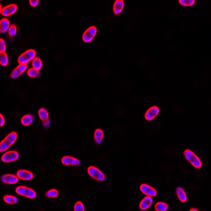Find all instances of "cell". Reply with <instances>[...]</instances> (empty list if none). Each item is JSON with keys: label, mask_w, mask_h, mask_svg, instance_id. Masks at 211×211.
<instances>
[{"label": "cell", "mask_w": 211, "mask_h": 211, "mask_svg": "<svg viewBox=\"0 0 211 211\" xmlns=\"http://www.w3.org/2000/svg\"><path fill=\"white\" fill-rule=\"evenodd\" d=\"M39 115L41 120H42V121L48 120L49 118V114L46 109H40L39 111Z\"/></svg>", "instance_id": "cb8c5ba5"}, {"label": "cell", "mask_w": 211, "mask_h": 211, "mask_svg": "<svg viewBox=\"0 0 211 211\" xmlns=\"http://www.w3.org/2000/svg\"><path fill=\"white\" fill-rule=\"evenodd\" d=\"M27 74L28 75V76L31 78H35L39 76L40 71L32 68L28 70V71H27Z\"/></svg>", "instance_id": "484cf974"}, {"label": "cell", "mask_w": 211, "mask_h": 211, "mask_svg": "<svg viewBox=\"0 0 211 211\" xmlns=\"http://www.w3.org/2000/svg\"><path fill=\"white\" fill-rule=\"evenodd\" d=\"M124 8V2L122 0H117L115 2L113 11L116 15L120 14Z\"/></svg>", "instance_id": "2e32d148"}, {"label": "cell", "mask_w": 211, "mask_h": 211, "mask_svg": "<svg viewBox=\"0 0 211 211\" xmlns=\"http://www.w3.org/2000/svg\"><path fill=\"white\" fill-rule=\"evenodd\" d=\"M103 137H104V133L102 130L98 129L96 130L95 133V141L97 144H100L102 143Z\"/></svg>", "instance_id": "ffe728a7"}, {"label": "cell", "mask_w": 211, "mask_h": 211, "mask_svg": "<svg viewBox=\"0 0 211 211\" xmlns=\"http://www.w3.org/2000/svg\"><path fill=\"white\" fill-rule=\"evenodd\" d=\"M3 200L6 203L12 205L16 204L17 203V198L12 195H6L3 198Z\"/></svg>", "instance_id": "7402d4cb"}, {"label": "cell", "mask_w": 211, "mask_h": 211, "mask_svg": "<svg viewBox=\"0 0 211 211\" xmlns=\"http://www.w3.org/2000/svg\"><path fill=\"white\" fill-rule=\"evenodd\" d=\"M19 155L16 151H10L4 153L2 156V162L4 163H10L14 162L19 158Z\"/></svg>", "instance_id": "52a82bcc"}, {"label": "cell", "mask_w": 211, "mask_h": 211, "mask_svg": "<svg viewBox=\"0 0 211 211\" xmlns=\"http://www.w3.org/2000/svg\"><path fill=\"white\" fill-rule=\"evenodd\" d=\"M10 22L6 18H3L0 21V31L1 33H5L9 30Z\"/></svg>", "instance_id": "e0dca14e"}, {"label": "cell", "mask_w": 211, "mask_h": 211, "mask_svg": "<svg viewBox=\"0 0 211 211\" xmlns=\"http://www.w3.org/2000/svg\"><path fill=\"white\" fill-rule=\"evenodd\" d=\"M28 68V65H23L20 64L16 68L14 69L11 74V77L12 79H17L19 78L21 74L25 71Z\"/></svg>", "instance_id": "30bf717a"}, {"label": "cell", "mask_w": 211, "mask_h": 211, "mask_svg": "<svg viewBox=\"0 0 211 211\" xmlns=\"http://www.w3.org/2000/svg\"><path fill=\"white\" fill-rule=\"evenodd\" d=\"M33 116L31 115H26L21 119V123L25 126H28L32 124L33 121Z\"/></svg>", "instance_id": "d6986e66"}, {"label": "cell", "mask_w": 211, "mask_h": 211, "mask_svg": "<svg viewBox=\"0 0 211 211\" xmlns=\"http://www.w3.org/2000/svg\"><path fill=\"white\" fill-rule=\"evenodd\" d=\"M160 112V109L157 106H153L150 107L148 111H147L145 117L148 121H150L154 119L156 117Z\"/></svg>", "instance_id": "9c48e42d"}, {"label": "cell", "mask_w": 211, "mask_h": 211, "mask_svg": "<svg viewBox=\"0 0 211 211\" xmlns=\"http://www.w3.org/2000/svg\"><path fill=\"white\" fill-rule=\"evenodd\" d=\"M5 124V119L4 117L2 114H1V127H2Z\"/></svg>", "instance_id": "836d02e7"}, {"label": "cell", "mask_w": 211, "mask_h": 211, "mask_svg": "<svg viewBox=\"0 0 211 211\" xmlns=\"http://www.w3.org/2000/svg\"><path fill=\"white\" fill-rule=\"evenodd\" d=\"M1 180L2 182L7 184H14L18 182L19 177L12 174H5L2 176Z\"/></svg>", "instance_id": "8fae6325"}, {"label": "cell", "mask_w": 211, "mask_h": 211, "mask_svg": "<svg viewBox=\"0 0 211 211\" xmlns=\"http://www.w3.org/2000/svg\"><path fill=\"white\" fill-rule=\"evenodd\" d=\"M15 192L20 195L25 196L31 199L35 198L36 196V192L33 190L23 186L17 187L15 190Z\"/></svg>", "instance_id": "277c9868"}, {"label": "cell", "mask_w": 211, "mask_h": 211, "mask_svg": "<svg viewBox=\"0 0 211 211\" xmlns=\"http://www.w3.org/2000/svg\"><path fill=\"white\" fill-rule=\"evenodd\" d=\"M62 163L66 166H78L80 165V161L77 158L70 156H65L61 160Z\"/></svg>", "instance_id": "4fadbf2b"}, {"label": "cell", "mask_w": 211, "mask_h": 211, "mask_svg": "<svg viewBox=\"0 0 211 211\" xmlns=\"http://www.w3.org/2000/svg\"><path fill=\"white\" fill-rule=\"evenodd\" d=\"M17 134L15 132H12L8 135L6 138L3 140L0 144V152H5L10 148V146L15 143L17 139Z\"/></svg>", "instance_id": "6da1fadb"}, {"label": "cell", "mask_w": 211, "mask_h": 211, "mask_svg": "<svg viewBox=\"0 0 211 211\" xmlns=\"http://www.w3.org/2000/svg\"><path fill=\"white\" fill-rule=\"evenodd\" d=\"M17 28L15 25H11L9 30V35L11 37H13L17 34Z\"/></svg>", "instance_id": "f1b7e54d"}, {"label": "cell", "mask_w": 211, "mask_h": 211, "mask_svg": "<svg viewBox=\"0 0 211 211\" xmlns=\"http://www.w3.org/2000/svg\"><path fill=\"white\" fill-rule=\"evenodd\" d=\"M0 43H1V49H0V51H1V52H6V42L4 40H3V39H1L0 40Z\"/></svg>", "instance_id": "4dcf8cb0"}, {"label": "cell", "mask_w": 211, "mask_h": 211, "mask_svg": "<svg viewBox=\"0 0 211 211\" xmlns=\"http://www.w3.org/2000/svg\"><path fill=\"white\" fill-rule=\"evenodd\" d=\"M17 10V5L14 4H10L6 6L3 8L2 12L1 13L4 17H7L15 13Z\"/></svg>", "instance_id": "ba28073f"}, {"label": "cell", "mask_w": 211, "mask_h": 211, "mask_svg": "<svg viewBox=\"0 0 211 211\" xmlns=\"http://www.w3.org/2000/svg\"><path fill=\"white\" fill-rule=\"evenodd\" d=\"M17 177L19 179L24 180V181H30L33 178L32 173L27 170L21 169L17 171Z\"/></svg>", "instance_id": "5bb4252c"}, {"label": "cell", "mask_w": 211, "mask_h": 211, "mask_svg": "<svg viewBox=\"0 0 211 211\" xmlns=\"http://www.w3.org/2000/svg\"><path fill=\"white\" fill-rule=\"evenodd\" d=\"M179 3L184 6H191L195 3L194 0H180Z\"/></svg>", "instance_id": "4316f807"}, {"label": "cell", "mask_w": 211, "mask_h": 211, "mask_svg": "<svg viewBox=\"0 0 211 211\" xmlns=\"http://www.w3.org/2000/svg\"><path fill=\"white\" fill-rule=\"evenodd\" d=\"M97 29L95 26H91L86 30L82 36V40L86 43L91 42L97 34Z\"/></svg>", "instance_id": "8992f818"}, {"label": "cell", "mask_w": 211, "mask_h": 211, "mask_svg": "<svg viewBox=\"0 0 211 211\" xmlns=\"http://www.w3.org/2000/svg\"><path fill=\"white\" fill-rule=\"evenodd\" d=\"M140 190L143 194L146 195L147 196H155L157 194L156 190L149 185L142 184L140 187Z\"/></svg>", "instance_id": "7c38bea8"}, {"label": "cell", "mask_w": 211, "mask_h": 211, "mask_svg": "<svg viewBox=\"0 0 211 211\" xmlns=\"http://www.w3.org/2000/svg\"><path fill=\"white\" fill-rule=\"evenodd\" d=\"M88 173L92 178L96 180L103 182L106 179L105 175L99 169L94 166H90L88 168Z\"/></svg>", "instance_id": "5b68a950"}, {"label": "cell", "mask_w": 211, "mask_h": 211, "mask_svg": "<svg viewBox=\"0 0 211 211\" xmlns=\"http://www.w3.org/2000/svg\"><path fill=\"white\" fill-rule=\"evenodd\" d=\"M33 68L37 70L40 71L42 67V62L41 60L39 58H35L32 62Z\"/></svg>", "instance_id": "44dd1931"}, {"label": "cell", "mask_w": 211, "mask_h": 211, "mask_svg": "<svg viewBox=\"0 0 211 211\" xmlns=\"http://www.w3.org/2000/svg\"><path fill=\"white\" fill-rule=\"evenodd\" d=\"M153 202V200L151 196H146L141 201L139 204V207L141 210H146L152 205Z\"/></svg>", "instance_id": "9a60e30c"}, {"label": "cell", "mask_w": 211, "mask_h": 211, "mask_svg": "<svg viewBox=\"0 0 211 211\" xmlns=\"http://www.w3.org/2000/svg\"><path fill=\"white\" fill-rule=\"evenodd\" d=\"M43 124L44 126L45 127H49L50 125V122L49 119H48V120L43 121Z\"/></svg>", "instance_id": "d6a6232c"}, {"label": "cell", "mask_w": 211, "mask_h": 211, "mask_svg": "<svg viewBox=\"0 0 211 211\" xmlns=\"http://www.w3.org/2000/svg\"><path fill=\"white\" fill-rule=\"evenodd\" d=\"M36 52L34 50H28L20 55L18 58V62L20 64L27 65L30 61H32L36 57Z\"/></svg>", "instance_id": "3957f363"}, {"label": "cell", "mask_w": 211, "mask_h": 211, "mask_svg": "<svg viewBox=\"0 0 211 211\" xmlns=\"http://www.w3.org/2000/svg\"><path fill=\"white\" fill-rule=\"evenodd\" d=\"M0 63L3 67L8 66L9 59L8 55L6 52H1L0 53Z\"/></svg>", "instance_id": "603a6c76"}, {"label": "cell", "mask_w": 211, "mask_h": 211, "mask_svg": "<svg viewBox=\"0 0 211 211\" xmlns=\"http://www.w3.org/2000/svg\"><path fill=\"white\" fill-rule=\"evenodd\" d=\"M46 196L49 198H55L58 196V192L55 189H52L47 192Z\"/></svg>", "instance_id": "83f0119b"}, {"label": "cell", "mask_w": 211, "mask_h": 211, "mask_svg": "<svg viewBox=\"0 0 211 211\" xmlns=\"http://www.w3.org/2000/svg\"><path fill=\"white\" fill-rule=\"evenodd\" d=\"M176 192V194L179 198V200H180L182 202L184 203L187 201V194L184 190L182 187H177Z\"/></svg>", "instance_id": "ac0fdd59"}, {"label": "cell", "mask_w": 211, "mask_h": 211, "mask_svg": "<svg viewBox=\"0 0 211 211\" xmlns=\"http://www.w3.org/2000/svg\"><path fill=\"white\" fill-rule=\"evenodd\" d=\"M74 210L75 211H85V207L83 204L80 202H78L74 205Z\"/></svg>", "instance_id": "f546056e"}, {"label": "cell", "mask_w": 211, "mask_h": 211, "mask_svg": "<svg viewBox=\"0 0 211 211\" xmlns=\"http://www.w3.org/2000/svg\"><path fill=\"white\" fill-rule=\"evenodd\" d=\"M29 3H30V4L32 6L36 7V6L38 5L39 1L38 0H30L29 1Z\"/></svg>", "instance_id": "1f68e13d"}, {"label": "cell", "mask_w": 211, "mask_h": 211, "mask_svg": "<svg viewBox=\"0 0 211 211\" xmlns=\"http://www.w3.org/2000/svg\"><path fill=\"white\" fill-rule=\"evenodd\" d=\"M155 209L157 211H165L168 209V204L163 202H158L156 204Z\"/></svg>", "instance_id": "d4e9b609"}, {"label": "cell", "mask_w": 211, "mask_h": 211, "mask_svg": "<svg viewBox=\"0 0 211 211\" xmlns=\"http://www.w3.org/2000/svg\"><path fill=\"white\" fill-rule=\"evenodd\" d=\"M184 156L186 159L194 168L198 169L201 168L202 164L201 160L192 151L189 149L185 150L184 152Z\"/></svg>", "instance_id": "7a4b0ae2"}, {"label": "cell", "mask_w": 211, "mask_h": 211, "mask_svg": "<svg viewBox=\"0 0 211 211\" xmlns=\"http://www.w3.org/2000/svg\"><path fill=\"white\" fill-rule=\"evenodd\" d=\"M190 211H198V209H190Z\"/></svg>", "instance_id": "e575fe53"}]
</instances>
